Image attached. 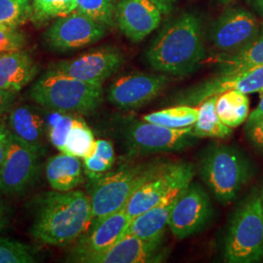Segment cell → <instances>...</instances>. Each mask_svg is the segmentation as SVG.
I'll list each match as a JSON object with an SVG mask.
<instances>
[{
  "mask_svg": "<svg viewBox=\"0 0 263 263\" xmlns=\"http://www.w3.org/2000/svg\"><path fill=\"white\" fill-rule=\"evenodd\" d=\"M204 58L203 23L192 12L170 20L145 52V60L154 70L174 76L193 72Z\"/></svg>",
  "mask_w": 263,
  "mask_h": 263,
  "instance_id": "obj_1",
  "label": "cell"
},
{
  "mask_svg": "<svg viewBox=\"0 0 263 263\" xmlns=\"http://www.w3.org/2000/svg\"><path fill=\"white\" fill-rule=\"evenodd\" d=\"M94 220L91 199L80 190L49 192L40 198L31 234L50 246H64L80 238Z\"/></svg>",
  "mask_w": 263,
  "mask_h": 263,
  "instance_id": "obj_2",
  "label": "cell"
},
{
  "mask_svg": "<svg viewBox=\"0 0 263 263\" xmlns=\"http://www.w3.org/2000/svg\"><path fill=\"white\" fill-rule=\"evenodd\" d=\"M31 99L53 111L87 113L95 111L103 102V84L85 82L49 69L30 90Z\"/></svg>",
  "mask_w": 263,
  "mask_h": 263,
  "instance_id": "obj_3",
  "label": "cell"
},
{
  "mask_svg": "<svg viewBox=\"0 0 263 263\" xmlns=\"http://www.w3.org/2000/svg\"><path fill=\"white\" fill-rule=\"evenodd\" d=\"M200 175L216 200L229 204L251 178V164L239 149L220 144L206 151L200 163Z\"/></svg>",
  "mask_w": 263,
  "mask_h": 263,
  "instance_id": "obj_4",
  "label": "cell"
},
{
  "mask_svg": "<svg viewBox=\"0 0 263 263\" xmlns=\"http://www.w3.org/2000/svg\"><path fill=\"white\" fill-rule=\"evenodd\" d=\"M224 261L254 263L263 259V208L260 195L252 193L237 209L224 245Z\"/></svg>",
  "mask_w": 263,
  "mask_h": 263,
  "instance_id": "obj_5",
  "label": "cell"
},
{
  "mask_svg": "<svg viewBox=\"0 0 263 263\" xmlns=\"http://www.w3.org/2000/svg\"><path fill=\"white\" fill-rule=\"evenodd\" d=\"M160 164L156 161L127 164L95 180L89 195L94 219L124 209L134 192L151 177Z\"/></svg>",
  "mask_w": 263,
  "mask_h": 263,
  "instance_id": "obj_6",
  "label": "cell"
},
{
  "mask_svg": "<svg viewBox=\"0 0 263 263\" xmlns=\"http://www.w3.org/2000/svg\"><path fill=\"white\" fill-rule=\"evenodd\" d=\"M194 175L190 163H161L129 199L125 206L127 215L132 219L151 208L175 201L192 182Z\"/></svg>",
  "mask_w": 263,
  "mask_h": 263,
  "instance_id": "obj_7",
  "label": "cell"
},
{
  "mask_svg": "<svg viewBox=\"0 0 263 263\" xmlns=\"http://www.w3.org/2000/svg\"><path fill=\"white\" fill-rule=\"evenodd\" d=\"M125 138L132 155L180 151L198 139L192 133V126L172 129L144 120L132 122L126 129Z\"/></svg>",
  "mask_w": 263,
  "mask_h": 263,
  "instance_id": "obj_8",
  "label": "cell"
},
{
  "mask_svg": "<svg viewBox=\"0 0 263 263\" xmlns=\"http://www.w3.org/2000/svg\"><path fill=\"white\" fill-rule=\"evenodd\" d=\"M260 32L254 14L243 8H228L214 22L209 39L220 56L232 55L248 47Z\"/></svg>",
  "mask_w": 263,
  "mask_h": 263,
  "instance_id": "obj_9",
  "label": "cell"
},
{
  "mask_svg": "<svg viewBox=\"0 0 263 263\" xmlns=\"http://www.w3.org/2000/svg\"><path fill=\"white\" fill-rule=\"evenodd\" d=\"M105 34L104 26L74 10L57 19L45 31L43 41L49 50L64 53L97 43Z\"/></svg>",
  "mask_w": 263,
  "mask_h": 263,
  "instance_id": "obj_10",
  "label": "cell"
},
{
  "mask_svg": "<svg viewBox=\"0 0 263 263\" xmlns=\"http://www.w3.org/2000/svg\"><path fill=\"white\" fill-rule=\"evenodd\" d=\"M214 210L207 191L191 182L175 201L170 216L169 228L182 240L202 231L210 222Z\"/></svg>",
  "mask_w": 263,
  "mask_h": 263,
  "instance_id": "obj_11",
  "label": "cell"
},
{
  "mask_svg": "<svg viewBox=\"0 0 263 263\" xmlns=\"http://www.w3.org/2000/svg\"><path fill=\"white\" fill-rule=\"evenodd\" d=\"M124 55L113 46L93 49L81 56L64 60L50 66V69L89 83L103 84L124 64Z\"/></svg>",
  "mask_w": 263,
  "mask_h": 263,
  "instance_id": "obj_12",
  "label": "cell"
},
{
  "mask_svg": "<svg viewBox=\"0 0 263 263\" xmlns=\"http://www.w3.org/2000/svg\"><path fill=\"white\" fill-rule=\"evenodd\" d=\"M130 221L125 208L109 216L94 219L71 250L67 261L88 263L92 257L104 253L126 235Z\"/></svg>",
  "mask_w": 263,
  "mask_h": 263,
  "instance_id": "obj_13",
  "label": "cell"
},
{
  "mask_svg": "<svg viewBox=\"0 0 263 263\" xmlns=\"http://www.w3.org/2000/svg\"><path fill=\"white\" fill-rule=\"evenodd\" d=\"M38 170L39 152L11 134L8 152L0 167V192L6 195L24 192L36 179Z\"/></svg>",
  "mask_w": 263,
  "mask_h": 263,
  "instance_id": "obj_14",
  "label": "cell"
},
{
  "mask_svg": "<svg viewBox=\"0 0 263 263\" xmlns=\"http://www.w3.org/2000/svg\"><path fill=\"white\" fill-rule=\"evenodd\" d=\"M168 77L158 73L134 72L121 76L108 90V101L123 109L139 108L157 98L168 84Z\"/></svg>",
  "mask_w": 263,
  "mask_h": 263,
  "instance_id": "obj_15",
  "label": "cell"
},
{
  "mask_svg": "<svg viewBox=\"0 0 263 263\" xmlns=\"http://www.w3.org/2000/svg\"><path fill=\"white\" fill-rule=\"evenodd\" d=\"M162 16L151 0H119L116 5L118 27L133 43L141 42L158 28Z\"/></svg>",
  "mask_w": 263,
  "mask_h": 263,
  "instance_id": "obj_16",
  "label": "cell"
},
{
  "mask_svg": "<svg viewBox=\"0 0 263 263\" xmlns=\"http://www.w3.org/2000/svg\"><path fill=\"white\" fill-rule=\"evenodd\" d=\"M164 240H144L126 234L104 253L88 263H157L165 260L167 250Z\"/></svg>",
  "mask_w": 263,
  "mask_h": 263,
  "instance_id": "obj_17",
  "label": "cell"
},
{
  "mask_svg": "<svg viewBox=\"0 0 263 263\" xmlns=\"http://www.w3.org/2000/svg\"><path fill=\"white\" fill-rule=\"evenodd\" d=\"M46 127L44 116L34 105L21 104L10 111L8 128L11 134L38 152L44 144Z\"/></svg>",
  "mask_w": 263,
  "mask_h": 263,
  "instance_id": "obj_18",
  "label": "cell"
},
{
  "mask_svg": "<svg viewBox=\"0 0 263 263\" xmlns=\"http://www.w3.org/2000/svg\"><path fill=\"white\" fill-rule=\"evenodd\" d=\"M38 66L25 50L0 55V89L18 93L37 74Z\"/></svg>",
  "mask_w": 263,
  "mask_h": 263,
  "instance_id": "obj_19",
  "label": "cell"
},
{
  "mask_svg": "<svg viewBox=\"0 0 263 263\" xmlns=\"http://www.w3.org/2000/svg\"><path fill=\"white\" fill-rule=\"evenodd\" d=\"M208 88L210 93L215 96L227 91H238L246 95L261 93L263 91V65L238 71H222L220 74L210 79Z\"/></svg>",
  "mask_w": 263,
  "mask_h": 263,
  "instance_id": "obj_20",
  "label": "cell"
},
{
  "mask_svg": "<svg viewBox=\"0 0 263 263\" xmlns=\"http://www.w3.org/2000/svg\"><path fill=\"white\" fill-rule=\"evenodd\" d=\"M45 170L48 182L56 191L73 190L84 181L80 159L63 152L48 160Z\"/></svg>",
  "mask_w": 263,
  "mask_h": 263,
  "instance_id": "obj_21",
  "label": "cell"
},
{
  "mask_svg": "<svg viewBox=\"0 0 263 263\" xmlns=\"http://www.w3.org/2000/svg\"><path fill=\"white\" fill-rule=\"evenodd\" d=\"M175 201L151 208L133 217L126 234L137 236L144 240H164Z\"/></svg>",
  "mask_w": 263,
  "mask_h": 263,
  "instance_id": "obj_22",
  "label": "cell"
},
{
  "mask_svg": "<svg viewBox=\"0 0 263 263\" xmlns=\"http://www.w3.org/2000/svg\"><path fill=\"white\" fill-rule=\"evenodd\" d=\"M217 97H211L197 106L198 118L192 126V133L198 139H227L232 135V128L222 123L216 114Z\"/></svg>",
  "mask_w": 263,
  "mask_h": 263,
  "instance_id": "obj_23",
  "label": "cell"
},
{
  "mask_svg": "<svg viewBox=\"0 0 263 263\" xmlns=\"http://www.w3.org/2000/svg\"><path fill=\"white\" fill-rule=\"evenodd\" d=\"M216 111L218 118L230 128L246 122L250 115V101L247 95L238 91H227L217 97Z\"/></svg>",
  "mask_w": 263,
  "mask_h": 263,
  "instance_id": "obj_24",
  "label": "cell"
},
{
  "mask_svg": "<svg viewBox=\"0 0 263 263\" xmlns=\"http://www.w3.org/2000/svg\"><path fill=\"white\" fill-rule=\"evenodd\" d=\"M198 118L197 106L179 104L146 114L142 119L172 129H182L193 126Z\"/></svg>",
  "mask_w": 263,
  "mask_h": 263,
  "instance_id": "obj_25",
  "label": "cell"
},
{
  "mask_svg": "<svg viewBox=\"0 0 263 263\" xmlns=\"http://www.w3.org/2000/svg\"><path fill=\"white\" fill-rule=\"evenodd\" d=\"M97 146L94 134L83 119L76 117L68 134L66 146L63 153L74 156L79 159L90 157Z\"/></svg>",
  "mask_w": 263,
  "mask_h": 263,
  "instance_id": "obj_26",
  "label": "cell"
},
{
  "mask_svg": "<svg viewBox=\"0 0 263 263\" xmlns=\"http://www.w3.org/2000/svg\"><path fill=\"white\" fill-rule=\"evenodd\" d=\"M222 71H238L252 66L263 65V26L258 36L242 51L227 56L219 57Z\"/></svg>",
  "mask_w": 263,
  "mask_h": 263,
  "instance_id": "obj_27",
  "label": "cell"
},
{
  "mask_svg": "<svg viewBox=\"0 0 263 263\" xmlns=\"http://www.w3.org/2000/svg\"><path fill=\"white\" fill-rule=\"evenodd\" d=\"M30 21L36 26L59 19L73 12L77 8V0H33Z\"/></svg>",
  "mask_w": 263,
  "mask_h": 263,
  "instance_id": "obj_28",
  "label": "cell"
},
{
  "mask_svg": "<svg viewBox=\"0 0 263 263\" xmlns=\"http://www.w3.org/2000/svg\"><path fill=\"white\" fill-rule=\"evenodd\" d=\"M84 160L86 176L91 180H97L104 177L112 168L115 153L112 143L106 140H98L94 153Z\"/></svg>",
  "mask_w": 263,
  "mask_h": 263,
  "instance_id": "obj_29",
  "label": "cell"
},
{
  "mask_svg": "<svg viewBox=\"0 0 263 263\" xmlns=\"http://www.w3.org/2000/svg\"><path fill=\"white\" fill-rule=\"evenodd\" d=\"M30 0H0V28L16 29L30 20Z\"/></svg>",
  "mask_w": 263,
  "mask_h": 263,
  "instance_id": "obj_30",
  "label": "cell"
},
{
  "mask_svg": "<svg viewBox=\"0 0 263 263\" xmlns=\"http://www.w3.org/2000/svg\"><path fill=\"white\" fill-rule=\"evenodd\" d=\"M115 0H77L76 10L105 28H112L116 15Z\"/></svg>",
  "mask_w": 263,
  "mask_h": 263,
  "instance_id": "obj_31",
  "label": "cell"
},
{
  "mask_svg": "<svg viewBox=\"0 0 263 263\" xmlns=\"http://www.w3.org/2000/svg\"><path fill=\"white\" fill-rule=\"evenodd\" d=\"M36 261L34 250L17 240L0 238V263H32Z\"/></svg>",
  "mask_w": 263,
  "mask_h": 263,
  "instance_id": "obj_32",
  "label": "cell"
},
{
  "mask_svg": "<svg viewBox=\"0 0 263 263\" xmlns=\"http://www.w3.org/2000/svg\"><path fill=\"white\" fill-rule=\"evenodd\" d=\"M76 116L72 113L59 112L53 117L48 130L49 139L57 149L64 152L68 134Z\"/></svg>",
  "mask_w": 263,
  "mask_h": 263,
  "instance_id": "obj_33",
  "label": "cell"
},
{
  "mask_svg": "<svg viewBox=\"0 0 263 263\" xmlns=\"http://www.w3.org/2000/svg\"><path fill=\"white\" fill-rule=\"evenodd\" d=\"M28 38L24 32L16 29L0 28V55L22 50L26 46Z\"/></svg>",
  "mask_w": 263,
  "mask_h": 263,
  "instance_id": "obj_34",
  "label": "cell"
},
{
  "mask_svg": "<svg viewBox=\"0 0 263 263\" xmlns=\"http://www.w3.org/2000/svg\"><path fill=\"white\" fill-rule=\"evenodd\" d=\"M248 138L254 147L263 153V117L250 126H246Z\"/></svg>",
  "mask_w": 263,
  "mask_h": 263,
  "instance_id": "obj_35",
  "label": "cell"
},
{
  "mask_svg": "<svg viewBox=\"0 0 263 263\" xmlns=\"http://www.w3.org/2000/svg\"><path fill=\"white\" fill-rule=\"evenodd\" d=\"M11 132L3 123L0 122V167L5 159L9 148Z\"/></svg>",
  "mask_w": 263,
  "mask_h": 263,
  "instance_id": "obj_36",
  "label": "cell"
},
{
  "mask_svg": "<svg viewBox=\"0 0 263 263\" xmlns=\"http://www.w3.org/2000/svg\"><path fill=\"white\" fill-rule=\"evenodd\" d=\"M12 217V210L9 205L0 198V233L9 226Z\"/></svg>",
  "mask_w": 263,
  "mask_h": 263,
  "instance_id": "obj_37",
  "label": "cell"
},
{
  "mask_svg": "<svg viewBox=\"0 0 263 263\" xmlns=\"http://www.w3.org/2000/svg\"><path fill=\"white\" fill-rule=\"evenodd\" d=\"M17 93H12L0 89V115L6 112L13 104Z\"/></svg>",
  "mask_w": 263,
  "mask_h": 263,
  "instance_id": "obj_38",
  "label": "cell"
},
{
  "mask_svg": "<svg viewBox=\"0 0 263 263\" xmlns=\"http://www.w3.org/2000/svg\"><path fill=\"white\" fill-rule=\"evenodd\" d=\"M263 117V91L260 93V100L259 103L256 105V107L254 108L252 112L250 113L249 118L247 120V126H250L254 122L258 121L259 119H261Z\"/></svg>",
  "mask_w": 263,
  "mask_h": 263,
  "instance_id": "obj_39",
  "label": "cell"
},
{
  "mask_svg": "<svg viewBox=\"0 0 263 263\" xmlns=\"http://www.w3.org/2000/svg\"><path fill=\"white\" fill-rule=\"evenodd\" d=\"M151 2L156 5L163 15H168L174 9L178 0H151Z\"/></svg>",
  "mask_w": 263,
  "mask_h": 263,
  "instance_id": "obj_40",
  "label": "cell"
},
{
  "mask_svg": "<svg viewBox=\"0 0 263 263\" xmlns=\"http://www.w3.org/2000/svg\"><path fill=\"white\" fill-rule=\"evenodd\" d=\"M253 2L257 12L263 17V0H253Z\"/></svg>",
  "mask_w": 263,
  "mask_h": 263,
  "instance_id": "obj_41",
  "label": "cell"
},
{
  "mask_svg": "<svg viewBox=\"0 0 263 263\" xmlns=\"http://www.w3.org/2000/svg\"><path fill=\"white\" fill-rule=\"evenodd\" d=\"M222 4H228V3H231V2H233L234 0H219Z\"/></svg>",
  "mask_w": 263,
  "mask_h": 263,
  "instance_id": "obj_42",
  "label": "cell"
},
{
  "mask_svg": "<svg viewBox=\"0 0 263 263\" xmlns=\"http://www.w3.org/2000/svg\"><path fill=\"white\" fill-rule=\"evenodd\" d=\"M260 199H261V204H262L263 208V187L262 190H261V193H260Z\"/></svg>",
  "mask_w": 263,
  "mask_h": 263,
  "instance_id": "obj_43",
  "label": "cell"
}]
</instances>
